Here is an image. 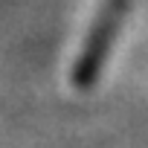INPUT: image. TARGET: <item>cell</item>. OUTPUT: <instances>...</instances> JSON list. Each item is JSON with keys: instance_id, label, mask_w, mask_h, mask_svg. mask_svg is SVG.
<instances>
[{"instance_id": "obj_1", "label": "cell", "mask_w": 148, "mask_h": 148, "mask_svg": "<svg viewBox=\"0 0 148 148\" xmlns=\"http://www.w3.org/2000/svg\"><path fill=\"white\" fill-rule=\"evenodd\" d=\"M125 18H128V0H108L105 3V9L93 21L90 35H87L76 64H73V73H70V82L76 90H90L99 82L105 61H108V52H110L116 32L122 29Z\"/></svg>"}]
</instances>
